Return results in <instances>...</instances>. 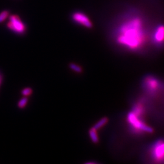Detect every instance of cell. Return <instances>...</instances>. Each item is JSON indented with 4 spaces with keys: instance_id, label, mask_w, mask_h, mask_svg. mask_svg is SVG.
I'll list each match as a JSON object with an SVG mask.
<instances>
[{
    "instance_id": "5b68a950",
    "label": "cell",
    "mask_w": 164,
    "mask_h": 164,
    "mask_svg": "<svg viewBox=\"0 0 164 164\" xmlns=\"http://www.w3.org/2000/svg\"><path fill=\"white\" fill-rule=\"evenodd\" d=\"M7 27L12 32L18 35H23L26 32V24L23 22L20 16L16 15L10 16Z\"/></svg>"
},
{
    "instance_id": "7c38bea8",
    "label": "cell",
    "mask_w": 164,
    "mask_h": 164,
    "mask_svg": "<svg viewBox=\"0 0 164 164\" xmlns=\"http://www.w3.org/2000/svg\"><path fill=\"white\" fill-rule=\"evenodd\" d=\"M9 15V12L8 10H4L0 13V23L3 22Z\"/></svg>"
},
{
    "instance_id": "6da1fadb",
    "label": "cell",
    "mask_w": 164,
    "mask_h": 164,
    "mask_svg": "<svg viewBox=\"0 0 164 164\" xmlns=\"http://www.w3.org/2000/svg\"><path fill=\"white\" fill-rule=\"evenodd\" d=\"M115 36L117 43L126 49L132 51L141 49L146 41L143 20L137 16L128 18L117 29Z\"/></svg>"
},
{
    "instance_id": "30bf717a",
    "label": "cell",
    "mask_w": 164,
    "mask_h": 164,
    "mask_svg": "<svg viewBox=\"0 0 164 164\" xmlns=\"http://www.w3.org/2000/svg\"><path fill=\"white\" fill-rule=\"evenodd\" d=\"M27 102H28V99H27V97H24L23 98L20 99L19 102H18V108H20L21 109L24 108L27 104Z\"/></svg>"
},
{
    "instance_id": "8fae6325",
    "label": "cell",
    "mask_w": 164,
    "mask_h": 164,
    "mask_svg": "<svg viewBox=\"0 0 164 164\" xmlns=\"http://www.w3.org/2000/svg\"><path fill=\"white\" fill-rule=\"evenodd\" d=\"M69 68L72 70L75 71V72L77 73H81L82 72V68H81V66H78L75 63H71L69 65Z\"/></svg>"
},
{
    "instance_id": "9c48e42d",
    "label": "cell",
    "mask_w": 164,
    "mask_h": 164,
    "mask_svg": "<svg viewBox=\"0 0 164 164\" xmlns=\"http://www.w3.org/2000/svg\"><path fill=\"white\" fill-rule=\"evenodd\" d=\"M108 119L106 117H103L99 121H97V122L94 125V126L93 127L95 130H98L99 129L101 128H102L103 126L106 125V124L108 123Z\"/></svg>"
},
{
    "instance_id": "7a4b0ae2",
    "label": "cell",
    "mask_w": 164,
    "mask_h": 164,
    "mask_svg": "<svg viewBox=\"0 0 164 164\" xmlns=\"http://www.w3.org/2000/svg\"><path fill=\"white\" fill-rule=\"evenodd\" d=\"M145 112L144 105L139 102L135 103L132 110L127 115V121L130 129L135 133H152L153 129L146 124L142 119Z\"/></svg>"
},
{
    "instance_id": "ba28073f",
    "label": "cell",
    "mask_w": 164,
    "mask_h": 164,
    "mask_svg": "<svg viewBox=\"0 0 164 164\" xmlns=\"http://www.w3.org/2000/svg\"><path fill=\"white\" fill-rule=\"evenodd\" d=\"M97 130H95V128H94L93 127L91 128L89 131V137L91 138V140L94 143H98L99 141L98 134H97Z\"/></svg>"
},
{
    "instance_id": "4fadbf2b",
    "label": "cell",
    "mask_w": 164,
    "mask_h": 164,
    "mask_svg": "<svg viewBox=\"0 0 164 164\" xmlns=\"http://www.w3.org/2000/svg\"><path fill=\"white\" fill-rule=\"evenodd\" d=\"M32 93V89L30 88H24L22 91H21V94L24 97H27L29 96L30 95H31Z\"/></svg>"
},
{
    "instance_id": "5bb4252c",
    "label": "cell",
    "mask_w": 164,
    "mask_h": 164,
    "mask_svg": "<svg viewBox=\"0 0 164 164\" xmlns=\"http://www.w3.org/2000/svg\"><path fill=\"white\" fill-rule=\"evenodd\" d=\"M2 82H3V75L1 74V72H0V86H1Z\"/></svg>"
},
{
    "instance_id": "52a82bcc",
    "label": "cell",
    "mask_w": 164,
    "mask_h": 164,
    "mask_svg": "<svg viewBox=\"0 0 164 164\" xmlns=\"http://www.w3.org/2000/svg\"><path fill=\"white\" fill-rule=\"evenodd\" d=\"M152 41L157 46H162L164 44V25L161 24L154 30L151 36Z\"/></svg>"
},
{
    "instance_id": "3957f363",
    "label": "cell",
    "mask_w": 164,
    "mask_h": 164,
    "mask_svg": "<svg viewBox=\"0 0 164 164\" xmlns=\"http://www.w3.org/2000/svg\"><path fill=\"white\" fill-rule=\"evenodd\" d=\"M148 153L153 162L164 163V139L157 140L152 144Z\"/></svg>"
},
{
    "instance_id": "277c9868",
    "label": "cell",
    "mask_w": 164,
    "mask_h": 164,
    "mask_svg": "<svg viewBox=\"0 0 164 164\" xmlns=\"http://www.w3.org/2000/svg\"><path fill=\"white\" fill-rule=\"evenodd\" d=\"M142 86L151 95L157 94L163 88V84L158 78L151 75H148L143 78Z\"/></svg>"
},
{
    "instance_id": "8992f818",
    "label": "cell",
    "mask_w": 164,
    "mask_h": 164,
    "mask_svg": "<svg viewBox=\"0 0 164 164\" xmlns=\"http://www.w3.org/2000/svg\"><path fill=\"white\" fill-rule=\"evenodd\" d=\"M72 19L77 24L86 27L88 29H91L93 27L92 21L89 18L82 12H76L72 15Z\"/></svg>"
}]
</instances>
